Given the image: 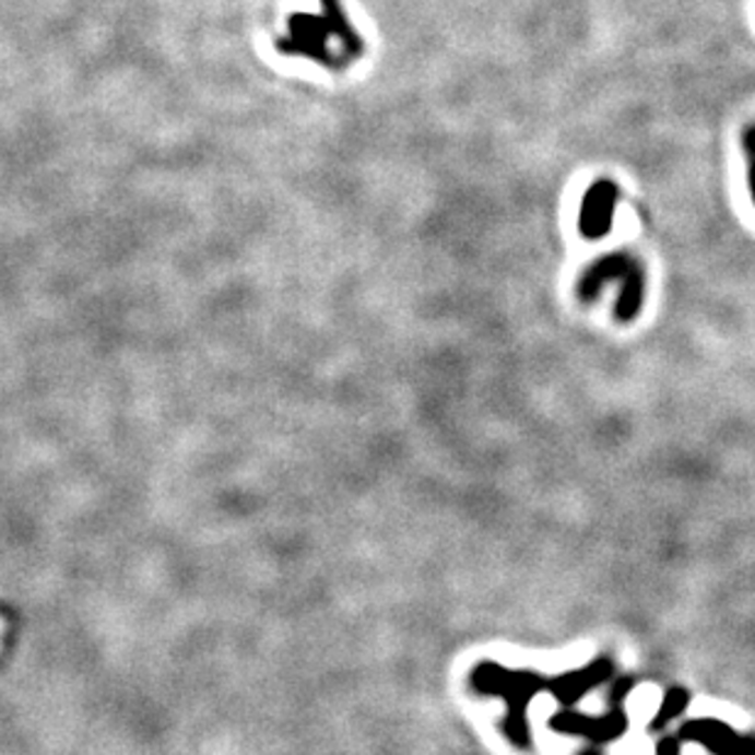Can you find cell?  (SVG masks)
Here are the masks:
<instances>
[{
    "label": "cell",
    "instance_id": "cell-9",
    "mask_svg": "<svg viewBox=\"0 0 755 755\" xmlns=\"http://www.w3.org/2000/svg\"><path fill=\"white\" fill-rule=\"evenodd\" d=\"M743 148H746L748 155V189L755 204V128L746 130V135H743Z\"/></svg>",
    "mask_w": 755,
    "mask_h": 755
},
{
    "label": "cell",
    "instance_id": "cell-6",
    "mask_svg": "<svg viewBox=\"0 0 755 755\" xmlns=\"http://www.w3.org/2000/svg\"><path fill=\"white\" fill-rule=\"evenodd\" d=\"M618 204V187L611 179H597L589 187L581 201V214H579V231L587 240H599L609 236L613 226V211Z\"/></svg>",
    "mask_w": 755,
    "mask_h": 755
},
{
    "label": "cell",
    "instance_id": "cell-10",
    "mask_svg": "<svg viewBox=\"0 0 755 755\" xmlns=\"http://www.w3.org/2000/svg\"><path fill=\"white\" fill-rule=\"evenodd\" d=\"M680 746H682V743L674 739V736H664L658 743V755H680Z\"/></svg>",
    "mask_w": 755,
    "mask_h": 755
},
{
    "label": "cell",
    "instance_id": "cell-11",
    "mask_svg": "<svg viewBox=\"0 0 755 755\" xmlns=\"http://www.w3.org/2000/svg\"><path fill=\"white\" fill-rule=\"evenodd\" d=\"M579 755H601L597 748H583Z\"/></svg>",
    "mask_w": 755,
    "mask_h": 755
},
{
    "label": "cell",
    "instance_id": "cell-7",
    "mask_svg": "<svg viewBox=\"0 0 755 755\" xmlns=\"http://www.w3.org/2000/svg\"><path fill=\"white\" fill-rule=\"evenodd\" d=\"M611 672H613L611 660L601 658V660L589 662L587 668L571 670V672L559 674V677H555V680H547V689L555 694L562 707L571 709L574 704H577L591 687L606 682L611 677Z\"/></svg>",
    "mask_w": 755,
    "mask_h": 755
},
{
    "label": "cell",
    "instance_id": "cell-2",
    "mask_svg": "<svg viewBox=\"0 0 755 755\" xmlns=\"http://www.w3.org/2000/svg\"><path fill=\"white\" fill-rule=\"evenodd\" d=\"M471 687L481 694H493V697H503L508 701V719L503 723V729H506L508 739L516 746H528V704L542 687H547V680H542L532 670H508L496 662H481L471 672Z\"/></svg>",
    "mask_w": 755,
    "mask_h": 755
},
{
    "label": "cell",
    "instance_id": "cell-8",
    "mask_svg": "<svg viewBox=\"0 0 755 755\" xmlns=\"http://www.w3.org/2000/svg\"><path fill=\"white\" fill-rule=\"evenodd\" d=\"M689 699L692 697H689L687 689H682V687L668 689V694H664V699H662V707L658 711V717L652 719V723H650V729L652 731H662L674 717H680V713L687 709Z\"/></svg>",
    "mask_w": 755,
    "mask_h": 755
},
{
    "label": "cell",
    "instance_id": "cell-3",
    "mask_svg": "<svg viewBox=\"0 0 755 755\" xmlns=\"http://www.w3.org/2000/svg\"><path fill=\"white\" fill-rule=\"evenodd\" d=\"M611 283H621V297L613 311H616L618 321L628 325L640 315L642 299H646V270H642L640 260L621 253V250L597 258L583 270L577 295L581 302H593L601 295V290Z\"/></svg>",
    "mask_w": 755,
    "mask_h": 755
},
{
    "label": "cell",
    "instance_id": "cell-1",
    "mask_svg": "<svg viewBox=\"0 0 755 755\" xmlns=\"http://www.w3.org/2000/svg\"><path fill=\"white\" fill-rule=\"evenodd\" d=\"M321 3H325V15H290V37L278 39V49L283 55L309 57L331 69H344L339 62V57L329 49V37L339 39V45L344 47L349 59H358L364 55V39H361L356 30L351 27L339 0H321Z\"/></svg>",
    "mask_w": 755,
    "mask_h": 755
},
{
    "label": "cell",
    "instance_id": "cell-4",
    "mask_svg": "<svg viewBox=\"0 0 755 755\" xmlns=\"http://www.w3.org/2000/svg\"><path fill=\"white\" fill-rule=\"evenodd\" d=\"M680 743L682 741H694L701 743L704 748L711 751L713 755H755V736H741V733L733 731L729 723H723L719 719H694L687 721L684 727L672 733Z\"/></svg>",
    "mask_w": 755,
    "mask_h": 755
},
{
    "label": "cell",
    "instance_id": "cell-5",
    "mask_svg": "<svg viewBox=\"0 0 755 755\" xmlns=\"http://www.w3.org/2000/svg\"><path fill=\"white\" fill-rule=\"evenodd\" d=\"M623 701L611 699V711L606 717H583L565 709L550 721V727L559 733H571V736H583L593 743H609L613 739L623 736L626 731V713H623Z\"/></svg>",
    "mask_w": 755,
    "mask_h": 755
}]
</instances>
